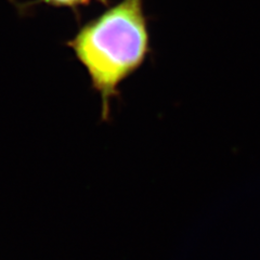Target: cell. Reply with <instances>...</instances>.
Instances as JSON below:
<instances>
[{"label": "cell", "mask_w": 260, "mask_h": 260, "mask_svg": "<svg viewBox=\"0 0 260 260\" xmlns=\"http://www.w3.org/2000/svg\"><path fill=\"white\" fill-rule=\"evenodd\" d=\"M37 4H44L54 8H65L74 11L76 15L79 14L81 8L89 6L92 3H99L102 5H108V0H37Z\"/></svg>", "instance_id": "obj_2"}, {"label": "cell", "mask_w": 260, "mask_h": 260, "mask_svg": "<svg viewBox=\"0 0 260 260\" xmlns=\"http://www.w3.org/2000/svg\"><path fill=\"white\" fill-rule=\"evenodd\" d=\"M101 96V116L109 120L120 85L139 70L151 52L143 0H120L80 26L67 43Z\"/></svg>", "instance_id": "obj_1"}]
</instances>
